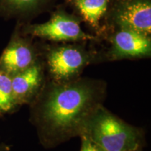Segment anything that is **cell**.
I'll return each instance as SVG.
<instances>
[{
    "label": "cell",
    "instance_id": "1",
    "mask_svg": "<svg viewBox=\"0 0 151 151\" xmlns=\"http://www.w3.org/2000/svg\"><path fill=\"white\" fill-rule=\"evenodd\" d=\"M107 84L101 79L80 77L67 83L47 78L29 106V121L35 127L39 143L55 148L84 132L88 120L104 105Z\"/></svg>",
    "mask_w": 151,
    "mask_h": 151
},
{
    "label": "cell",
    "instance_id": "2",
    "mask_svg": "<svg viewBox=\"0 0 151 151\" xmlns=\"http://www.w3.org/2000/svg\"><path fill=\"white\" fill-rule=\"evenodd\" d=\"M87 43H41L47 78L55 83L69 82L80 78L88 66L101 62L99 52L88 48Z\"/></svg>",
    "mask_w": 151,
    "mask_h": 151
},
{
    "label": "cell",
    "instance_id": "3",
    "mask_svg": "<svg viewBox=\"0 0 151 151\" xmlns=\"http://www.w3.org/2000/svg\"><path fill=\"white\" fill-rule=\"evenodd\" d=\"M83 135H86L105 151L143 148L145 134L142 129L132 125L100 106L90 117ZM82 136V135H81Z\"/></svg>",
    "mask_w": 151,
    "mask_h": 151
},
{
    "label": "cell",
    "instance_id": "4",
    "mask_svg": "<svg viewBox=\"0 0 151 151\" xmlns=\"http://www.w3.org/2000/svg\"><path fill=\"white\" fill-rule=\"evenodd\" d=\"M50 11V19L43 23H17L20 32L52 43L97 41L94 35L82 29L81 19L73 13L68 12L65 4L57 6Z\"/></svg>",
    "mask_w": 151,
    "mask_h": 151
},
{
    "label": "cell",
    "instance_id": "5",
    "mask_svg": "<svg viewBox=\"0 0 151 151\" xmlns=\"http://www.w3.org/2000/svg\"><path fill=\"white\" fill-rule=\"evenodd\" d=\"M109 47L99 51L101 61L148 59L151 57V36L123 28H109L101 40Z\"/></svg>",
    "mask_w": 151,
    "mask_h": 151
},
{
    "label": "cell",
    "instance_id": "6",
    "mask_svg": "<svg viewBox=\"0 0 151 151\" xmlns=\"http://www.w3.org/2000/svg\"><path fill=\"white\" fill-rule=\"evenodd\" d=\"M107 26L151 36V0H112Z\"/></svg>",
    "mask_w": 151,
    "mask_h": 151
},
{
    "label": "cell",
    "instance_id": "7",
    "mask_svg": "<svg viewBox=\"0 0 151 151\" xmlns=\"http://www.w3.org/2000/svg\"><path fill=\"white\" fill-rule=\"evenodd\" d=\"M20 32L16 23L8 44L0 55V69L11 76L27 69L41 58V43Z\"/></svg>",
    "mask_w": 151,
    "mask_h": 151
},
{
    "label": "cell",
    "instance_id": "8",
    "mask_svg": "<svg viewBox=\"0 0 151 151\" xmlns=\"http://www.w3.org/2000/svg\"><path fill=\"white\" fill-rule=\"evenodd\" d=\"M47 76L42 59L11 76L13 94L19 107L30 105L42 90Z\"/></svg>",
    "mask_w": 151,
    "mask_h": 151
},
{
    "label": "cell",
    "instance_id": "9",
    "mask_svg": "<svg viewBox=\"0 0 151 151\" xmlns=\"http://www.w3.org/2000/svg\"><path fill=\"white\" fill-rule=\"evenodd\" d=\"M64 4L73 11L91 30L99 41L108 29L107 20L112 0H63Z\"/></svg>",
    "mask_w": 151,
    "mask_h": 151
},
{
    "label": "cell",
    "instance_id": "10",
    "mask_svg": "<svg viewBox=\"0 0 151 151\" xmlns=\"http://www.w3.org/2000/svg\"><path fill=\"white\" fill-rule=\"evenodd\" d=\"M56 0H0V18L16 20V23L31 22L39 15L52 11Z\"/></svg>",
    "mask_w": 151,
    "mask_h": 151
},
{
    "label": "cell",
    "instance_id": "11",
    "mask_svg": "<svg viewBox=\"0 0 151 151\" xmlns=\"http://www.w3.org/2000/svg\"><path fill=\"white\" fill-rule=\"evenodd\" d=\"M19 108L13 94L11 76L0 69V116L14 113Z\"/></svg>",
    "mask_w": 151,
    "mask_h": 151
},
{
    "label": "cell",
    "instance_id": "12",
    "mask_svg": "<svg viewBox=\"0 0 151 151\" xmlns=\"http://www.w3.org/2000/svg\"><path fill=\"white\" fill-rule=\"evenodd\" d=\"M80 138L81 141L80 151H105L87 136L82 135Z\"/></svg>",
    "mask_w": 151,
    "mask_h": 151
},
{
    "label": "cell",
    "instance_id": "13",
    "mask_svg": "<svg viewBox=\"0 0 151 151\" xmlns=\"http://www.w3.org/2000/svg\"><path fill=\"white\" fill-rule=\"evenodd\" d=\"M11 146L5 143H0V151H9Z\"/></svg>",
    "mask_w": 151,
    "mask_h": 151
},
{
    "label": "cell",
    "instance_id": "14",
    "mask_svg": "<svg viewBox=\"0 0 151 151\" xmlns=\"http://www.w3.org/2000/svg\"><path fill=\"white\" fill-rule=\"evenodd\" d=\"M143 148H137V149H133V150H121V151H143Z\"/></svg>",
    "mask_w": 151,
    "mask_h": 151
}]
</instances>
